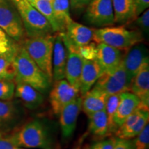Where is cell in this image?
<instances>
[{
    "mask_svg": "<svg viewBox=\"0 0 149 149\" xmlns=\"http://www.w3.org/2000/svg\"><path fill=\"white\" fill-rule=\"evenodd\" d=\"M15 82L30 85L42 94L48 92L53 82L30 57L23 46H19L13 59Z\"/></svg>",
    "mask_w": 149,
    "mask_h": 149,
    "instance_id": "1",
    "label": "cell"
},
{
    "mask_svg": "<svg viewBox=\"0 0 149 149\" xmlns=\"http://www.w3.org/2000/svg\"><path fill=\"white\" fill-rule=\"evenodd\" d=\"M10 136L17 147L53 149V140L47 128L37 120L26 123Z\"/></svg>",
    "mask_w": 149,
    "mask_h": 149,
    "instance_id": "2",
    "label": "cell"
},
{
    "mask_svg": "<svg viewBox=\"0 0 149 149\" xmlns=\"http://www.w3.org/2000/svg\"><path fill=\"white\" fill-rule=\"evenodd\" d=\"M144 36L139 31L128 30L124 26H107L93 29V40L103 43L120 51H128L135 44L142 42Z\"/></svg>",
    "mask_w": 149,
    "mask_h": 149,
    "instance_id": "3",
    "label": "cell"
},
{
    "mask_svg": "<svg viewBox=\"0 0 149 149\" xmlns=\"http://www.w3.org/2000/svg\"><path fill=\"white\" fill-rule=\"evenodd\" d=\"M21 17L28 38L53 35L51 24L28 0H12Z\"/></svg>",
    "mask_w": 149,
    "mask_h": 149,
    "instance_id": "4",
    "label": "cell"
},
{
    "mask_svg": "<svg viewBox=\"0 0 149 149\" xmlns=\"http://www.w3.org/2000/svg\"><path fill=\"white\" fill-rule=\"evenodd\" d=\"M55 36L49 35L28 38L24 40L23 44V46L30 57L52 82L53 81L52 60Z\"/></svg>",
    "mask_w": 149,
    "mask_h": 149,
    "instance_id": "5",
    "label": "cell"
},
{
    "mask_svg": "<svg viewBox=\"0 0 149 149\" xmlns=\"http://www.w3.org/2000/svg\"><path fill=\"white\" fill-rule=\"evenodd\" d=\"M0 28L17 43L24 41L26 36L21 17L12 0H0Z\"/></svg>",
    "mask_w": 149,
    "mask_h": 149,
    "instance_id": "6",
    "label": "cell"
},
{
    "mask_svg": "<svg viewBox=\"0 0 149 149\" xmlns=\"http://www.w3.org/2000/svg\"><path fill=\"white\" fill-rule=\"evenodd\" d=\"M130 84L125 68L121 62L114 70L103 72L93 86L103 91L109 96L128 91Z\"/></svg>",
    "mask_w": 149,
    "mask_h": 149,
    "instance_id": "7",
    "label": "cell"
},
{
    "mask_svg": "<svg viewBox=\"0 0 149 149\" xmlns=\"http://www.w3.org/2000/svg\"><path fill=\"white\" fill-rule=\"evenodd\" d=\"M85 10L84 18L91 26L103 28L115 24L112 0H91Z\"/></svg>",
    "mask_w": 149,
    "mask_h": 149,
    "instance_id": "8",
    "label": "cell"
},
{
    "mask_svg": "<svg viewBox=\"0 0 149 149\" xmlns=\"http://www.w3.org/2000/svg\"><path fill=\"white\" fill-rule=\"evenodd\" d=\"M79 89L66 79L55 81L50 93V104L54 114L59 115L67 104L79 96Z\"/></svg>",
    "mask_w": 149,
    "mask_h": 149,
    "instance_id": "9",
    "label": "cell"
},
{
    "mask_svg": "<svg viewBox=\"0 0 149 149\" xmlns=\"http://www.w3.org/2000/svg\"><path fill=\"white\" fill-rule=\"evenodd\" d=\"M66 49V79L72 86L79 89L80 75L82 69L84 59L78 51L77 47L67 38L64 33H59Z\"/></svg>",
    "mask_w": 149,
    "mask_h": 149,
    "instance_id": "10",
    "label": "cell"
},
{
    "mask_svg": "<svg viewBox=\"0 0 149 149\" xmlns=\"http://www.w3.org/2000/svg\"><path fill=\"white\" fill-rule=\"evenodd\" d=\"M82 97L78 96L67 104L59 113L61 135L64 139H68L73 135L77 126L78 117L81 110Z\"/></svg>",
    "mask_w": 149,
    "mask_h": 149,
    "instance_id": "11",
    "label": "cell"
},
{
    "mask_svg": "<svg viewBox=\"0 0 149 149\" xmlns=\"http://www.w3.org/2000/svg\"><path fill=\"white\" fill-rule=\"evenodd\" d=\"M126 51L125 55L122 57V62L125 68L128 80L131 82V80L142 64L149 59L148 51L145 45L141 43L135 44Z\"/></svg>",
    "mask_w": 149,
    "mask_h": 149,
    "instance_id": "12",
    "label": "cell"
},
{
    "mask_svg": "<svg viewBox=\"0 0 149 149\" xmlns=\"http://www.w3.org/2000/svg\"><path fill=\"white\" fill-rule=\"evenodd\" d=\"M128 91L138 97L141 104L149 107V59L145 61L134 76Z\"/></svg>",
    "mask_w": 149,
    "mask_h": 149,
    "instance_id": "13",
    "label": "cell"
},
{
    "mask_svg": "<svg viewBox=\"0 0 149 149\" xmlns=\"http://www.w3.org/2000/svg\"><path fill=\"white\" fill-rule=\"evenodd\" d=\"M122 57L120 50L103 43L97 44L95 59L103 72L111 71L116 68L122 62Z\"/></svg>",
    "mask_w": 149,
    "mask_h": 149,
    "instance_id": "14",
    "label": "cell"
},
{
    "mask_svg": "<svg viewBox=\"0 0 149 149\" xmlns=\"http://www.w3.org/2000/svg\"><path fill=\"white\" fill-rule=\"evenodd\" d=\"M103 73V70L96 59H84L82 69L79 80V91L81 96L86 94L96 83L97 80Z\"/></svg>",
    "mask_w": 149,
    "mask_h": 149,
    "instance_id": "15",
    "label": "cell"
},
{
    "mask_svg": "<svg viewBox=\"0 0 149 149\" xmlns=\"http://www.w3.org/2000/svg\"><path fill=\"white\" fill-rule=\"evenodd\" d=\"M66 49L61 35L55 36L53 44V80L54 81L65 79L66 66Z\"/></svg>",
    "mask_w": 149,
    "mask_h": 149,
    "instance_id": "16",
    "label": "cell"
},
{
    "mask_svg": "<svg viewBox=\"0 0 149 149\" xmlns=\"http://www.w3.org/2000/svg\"><path fill=\"white\" fill-rule=\"evenodd\" d=\"M140 103V99L130 91L120 93V101L114 118L116 130L126 119L139 107Z\"/></svg>",
    "mask_w": 149,
    "mask_h": 149,
    "instance_id": "17",
    "label": "cell"
},
{
    "mask_svg": "<svg viewBox=\"0 0 149 149\" xmlns=\"http://www.w3.org/2000/svg\"><path fill=\"white\" fill-rule=\"evenodd\" d=\"M82 97L81 109L87 115L105 109L109 95L103 91L93 86Z\"/></svg>",
    "mask_w": 149,
    "mask_h": 149,
    "instance_id": "18",
    "label": "cell"
},
{
    "mask_svg": "<svg viewBox=\"0 0 149 149\" xmlns=\"http://www.w3.org/2000/svg\"><path fill=\"white\" fill-rule=\"evenodd\" d=\"M64 33L70 42L77 47L86 45L93 40V29L73 20L66 26Z\"/></svg>",
    "mask_w": 149,
    "mask_h": 149,
    "instance_id": "19",
    "label": "cell"
},
{
    "mask_svg": "<svg viewBox=\"0 0 149 149\" xmlns=\"http://www.w3.org/2000/svg\"><path fill=\"white\" fill-rule=\"evenodd\" d=\"M88 131L96 139H102L111 134L109 130V120L105 110L88 115Z\"/></svg>",
    "mask_w": 149,
    "mask_h": 149,
    "instance_id": "20",
    "label": "cell"
},
{
    "mask_svg": "<svg viewBox=\"0 0 149 149\" xmlns=\"http://www.w3.org/2000/svg\"><path fill=\"white\" fill-rule=\"evenodd\" d=\"M15 95L22 100L31 109H35L44 102L43 94L31 86L24 83H15Z\"/></svg>",
    "mask_w": 149,
    "mask_h": 149,
    "instance_id": "21",
    "label": "cell"
},
{
    "mask_svg": "<svg viewBox=\"0 0 149 149\" xmlns=\"http://www.w3.org/2000/svg\"><path fill=\"white\" fill-rule=\"evenodd\" d=\"M115 24H125L134 20V0H112Z\"/></svg>",
    "mask_w": 149,
    "mask_h": 149,
    "instance_id": "22",
    "label": "cell"
},
{
    "mask_svg": "<svg viewBox=\"0 0 149 149\" xmlns=\"http://www.w3.org/2000/svg\"><path fill=\"white\" fill-rule=\"evenodd\" d=\"M53 15L58 26L59 33H64L66 26L72 21L70 15L69 0H53Z\"/></svg>",
    "mask_w": 149,
    "mask_h": 149,
    "instance_id": "23",
    "label": "cell"
},
{
    "mask_svg": "<svg viewBox=\"0 0 149 149\" xmlns=\"http://www.w3.org/2000/svg\"><path fill=\"white\" fill-rule=\"evenodd\" d=\"M51 24L54 33H58L59 29L53 15L51 1L49 0H28Z\"/></svg>",
    "mask_w": 149,
    "mask_h": 149,
    "instance_id": "24",
    "label": "cell"
},
{
    "mask_svg": "<svg viewBox=\"0 0 149 149\" xmlns=\"http://www.w3.org/2000/svg\"><path fill=\"white\" fill-rule=\"evenodd\" d=\"M19 46L0 28V55L14 57Z\"/></svg>",
    "mask_w": 149,
    "mask_h": 149,
    "instance_id": "25",
    "label": "cell"
},
{
    "mask_svg": "<svg viewBox=\"0 0 149 149\" xmlns=\"http://www.w3.org/2000/svg\"><path fill=\"white\" fill-rule=\"evenodd\" d=\"M120 101V94H115L108 97L105 106V111L109 120V130L111 134L115 133L116 131L114 124V118L116 113L117 107Z\"/></svg>",
    "mask_w": 149,
    "mask_h": 149,
    "instance_id": "26",
    "label": "cell"
},
{
    "mask_svg": "<svg viewBox=\"0 0 149 149\" xmlns=\"http://www.w3.org/2000/svg\"><path fill=\"white\" fill-rule=\"evenodd\" d=\"M13 59L14 57L0 55V80L15 81V69Z\"/></svg>",
    "mask_w": 149,
    "mask_h": 149,
    "instance_id": "27",
    "label": "cell"
},
{
    "mask_svg": "<svg viewBox=\"0 0 149 149\" xmlns=\"http://www.w3.org/2000/svg\"><path fill=\"white\" fill-rule=\"evenodd\" d=\"M149 122V111H145L141 115L139 120L129 129L122 134L118 138L132 139L137 136L140 132L144 129V128L148 124Z\"/></svg>",
    "mask_w": 149,
    "mask_h": 149,
    "instance_id": "28",
    "label": "cell"
},
{
    "mask_svg": "<svg viewBox=\"0 0 149 149\" xmlns=\"http://www.w3.org/2000/svg\"><path fill=\"white\" fill-rule=\"evenodd\" d=\"M15 113V107L10 100H0V126L13 120Z\"/></svg>",
    "mask_w": 149,
    "mask_h": 149,
    "instance_id": "29",
    "label": "cell"
},
{
    "mask_svg": "<svg viewBox=\"0 0 149 149\" xmlns=\"http://www.w3.org/2000/svg\"><path fill=\"white\" fill-rule=\"evenodd\" d=\"M15 81L0 80V100L10 101L15 95Z\"/></svg>",
    "mask_w": 149,
    "mask_h": 149,
    "instance_id": "30",
    "label": "cell"
},
{
    "mask_svg": "<svg viewBox=\"0 0 149 149\" xmlns=\"http://www.w3.org/2000/svg\"><path fill=\"white\" fill-rule=\"evenodd\" d=\"M133 139V149H148L149 124Z\"/></svg>",
    "mask_w": 149,
    "mask_h": 149,
    "instance_id": "31",
    "label": "cell"
},
{
    "mask_svg": "<svg viewBox=\"0 0 149 149\" xmlns=\"http://www.w3.org/2000/svg\"><path fill=\"white\" fill-rule=\"evenodd\" d=\"M135 25L138 27L139 31H140L143 36L148 37L149 34V10L147 9L142 13L140 15L135 18Z\"/></svg>",
    "mask_w": 149,
    "mask_h": 149,
    "instance_id": "32",
    "label": "cell"
},
{
    "mask_svg": "<svg viewBox=\"0 0 149 149\" xmlns=\"http://www.w3.org/2000/svg\"><path fill=\"white\" fill-rule=\"evenodd\" d=\"M97 46V44L95 42H90L86 45L77 47V49L84 59L94 60L96 59Z\"/></svg>",
    "mask_w": 149,
    "mask_h": 149,
    "instance_id": "33",
    "label": "cell"
},
{
    "mask_svg": "<svg viewBox=\"0 0 149 149\" xmlns=\"http://www.w3.org/2000/svg\"><path fill=\"white\" fill-rule=\"evenodd\" d=\"M115 143V137L107 139H100L91 144V149H114Z\"/></svg>",
    "mask_w": 149,
    "mask_h": 149,
    "instance_id": "34",
    "label": "cell"
},
{
    "mask_svg": "<svg viewBox=\"0 0 149 149\" xmlns=\"http://www.w3.org/2000/svg\"><path fill=\"white\" fill-rule=\"evenodd\" d=\"M10 138V134L0 132V149H17Z\"/></svg>",
    "mask_w": 149,
    "mask_h": 149,
    "instance_id": "35",
    "label": "cell"
},
{
    "mask_svg": "<svg viewBox=\"0 0 149 149\" xmlns=\"http://www.w3.org/2000/svg\"><path fill=\"white\" fill-rule=\"evenodd\" d=\"M149 7V0H134V19L147 10Z\"/></svg>",
    "mask_w": 149,
    "mask_h": 149,
    "instance_id": "36",
    "label": "cell"
},
{
    "mask_svg": "<svg viewBox=\"0 0 149 149\" xmlns=\"http://www.w3.org/2000/svg\"><path fill=\"white\" fill-rule=\"evenodd\" d=\"M91 0H69L70 8L73 12L80 13L85 10Z\"/></svg>",
    "mask_w": 149,
    "mask_h": 149,
    "instance_id": "37",
    "label": "cell"
},
{
    "mask_svg": "<svg viewBox=\"0 0 149 149\" xmlns=\"http://www.w3.org/2000/svg\"><path fill=\"white\" fill-rule=\"evenodd\" d=\"M114 149H133V139H122L115 137Z\"/></svg>",
    "mask_w": 149,
    "mask_h": 149,
    "instance_id": "38",
    "label": "cell"
},
{
    "mask_svg": "<svg viewBox=\"0 0 149 149\" xmlns=\"http://www.w3.org/2000/svg\"><path fill=\"white\" fill-rule=\"evenodd\" d=\"M81 142H82V141H79V144H78L77 145H76V146H74L72 149H81Z\"/></svg>",
    "mask_w": 149,
    "mask_h": 149,
    "instance_id": "39",
    "label": "cell"
},
{
    "mask_svg": "<svg viewBox=\"0 0 149 149\" xmlns=\"http://www.w3.org/2000/svg\"><path fill=\"white\" fill-rule=\"evenodd\" d=\"M83 149H91V148H90V146H89L88 145H86V146L83 148Z\"/></svg>",
    "mask_w": 149,
    "mask_h": 149,
    "instance_id": "40",
    "label": "cell"
},
{
    "mask_svg": "<svg viewBox=\"0 0 149 149\" xmlns=\"http://www.w3.org/2000/svg\"><path fill=\"white\" fill-rule=\"evenodd\" d=\"M17 149H24V148H19V147H18V148H17Z\"/></svg>",
    "mask_w": 149,
    "mask_h": 149,
    "instance_id": "41",
    "label": "cell"
},
{
    "mask_svg": "<svg viewBox=\"0 0 149 149\" xmlns=\"http://www.w3.org/2000/svg\"><path fill=\"white\" fill-rule=\"evenodd\" d=\"M49 1H52V0H49Z\"/></svg>",
    "mask_w": 149,
    "mask_h": 149,
    "instance_id": "42",
    "label": "cell"
},
{
    "mask_svg": "<svg viewBox=\"0 0 149 149\" xmlns=\"http://www.w3.org/2000/svg\"><path fill=\"white\" fill-rule=\"evenodd\" d=\"M52 1H53V0H52Z\"/></svg>",
    "mask_w": 149,
    "mask_h": 149,
    "instance_id": "43",
    "label": "cell"
}]
</instances>
